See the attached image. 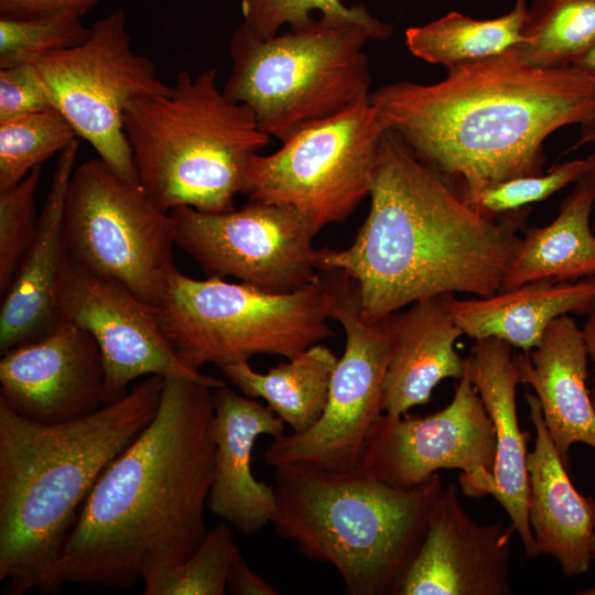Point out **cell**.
Wrapping results in <instances>:
<instances>
[{
	"label": "cell",
	"mask_w": 595,
	"mask_h": 595,
	"mask_svg": "<svg viewBox=\"0 0 595 595\" xmlns=\"http://www.w3.org/2000/svg\"><path fill=\"white\" fill-rule=\"evenodd\" d=\"M213 390L164 378L154 419L101 474L65 541L62 585L131 588L195 552L215 465Z\"/></svg>",
	"instance_id": "obj_1"
},
{
	"label": "cell",
	"mask_w": 595,
	"mask_h": 595,
	"mask_svg": "<svg viewBox=\"0 0 595 595\" xmlns=\"http://www.w3.org/2000/svg\"><path fill=\"white\" fill-rule=\"evenodd\" d=\"M369 196L353 245L318 250L321 271L339 270L357 283L363 320L432 296L500 291L529 208L499 218L477 214L392 130L381 140Z\"/></svg>",
	"instance_id": "obj_2"
},
{
	"label": "cell",
	"mask_w": 595,
	"mask_h": 595,
	"mask_svg": "<svg viewBox=\"0 0 595 595\" xmlns=\"http://www.w3.org/2000/svg\"><path fill=\"white\" fill-rule=\"evenodd\" d=\"M369 99L413 154L463 193L542 173L544 140L595 113V80L573 67L526 65L512 48L448 68L439 83L383 85Z\"/></svg>",
	"instance_id": "obj_3"
},
{
	"label": "cell",
	"mask_w": 595,
	"mask_h": 595,
	"mask_svg": "<svg viewBox=\"0 0 595 595\" xmlns=\"http://www.w3.org/2000/svg\"><path fill=\"white\" fill-rule=\"evenodd\" d=\"M164 378L149 376L115 403L64 423L24 419L0 401V581L11 595L62 588L55 567L109 464L154 419Z\"/></svg>",
	"instance_id": "obj_4"
},
{
	"label": "cell",
	"mask_w": 595,
	"mask_h": 595,
	"mask_svg": "<svg viewBox=\"0 0 595 595\" xmlns=\"http://www.w3.org/2000/svg\"><path fill=\"white\" fill-rule=\"evenodd\" d=\"M270 523L306 558L328 563L348 595H398L444 486L435 473L409 489L363 466L350 472L274 468Z\"/></svg>",
	"instance_id": "obj_5"
},
{
	"label": "cell",
	"mask_w": 595,
	"mask_h": 595,
	"mask_svg": "<svg viewBox=\"0 0 595 595\" xmlns=\"http://www.w3.org/2000/svg\"><path fill=\"white\" fill-rule=\"evenodd\" d=\"M125 132L138 182L158 207L235 209L251 158L271 137L252 109L226 97L217 71H182L167 94L132 100Z\"/></svg>",
	"instance_id": "obj_6"
},
{
	"label": "cell",
	"mask_w": 595,
	"mask_h": 595,
	"mask_svg": "<svg viewBox=\"0 0 595 595\" xmlns=\"http://www.w3.org/2000/svg\"><path fill=\"white\" fill-rule=\"evenodd\" d=\"M375 40L363 24L324 17L260 39L241 23L229 52L227 98L249 106L260 128L281 142L369 99L371 76L364 46Z\"/></svg>",
	"instance_id": "obj_7"
},
{
	"label": "cell",
	"mask_w": 595,
	"mask_h": 595,
	"mask_svg": "<svg viewBox=\"0 0 595 595\" xmlns=\"http://www.w3.org/2000/svg\"><path fill=\"white\" fill-rule=\"evenodd\" d=\"M332 300L325 272L295 292L270 293L175 269L155 313L178 359L199 371L262 354L289 359L334 336L327 325Z\"/></svg>",
	"instance_id": "obj_8"
},
{
	"label": "cell",
	"mask_w": 595,
	"mask_h": 595,
	"mask_svg": "<svg viewBox=\"0 0 595 595\" xmlns=\"http://www.w3.org/2000/svg\"><path fill=\"white\" fill-rule=\"evenodd\" d=\"M67 258L156 306L174 266V224L139 182L100 158L75 166L63 213Z\"/></svg>",
	"instance_id": "obj_9"
},
{
	"label": "cell",
	"mask_w": 595,
	"mask_h": 595,
	"mask_svg": "<svg viewBox=\"0 0 595 595\" xmlns=\"http://www.w3.org/2000/svg\"><path fill=\"white\" fill-rule=\"evenodd\" d=\"M390 123L364 100L255 154L242 194L249 202L290 206L320 231L345 220L370 195L381 140Z\"/></svg>",
	"instance_id": "obj_10"
},
{
	"label": "cell",
	"mask_w": 595,
	"mask_h": 595,
	"mask_svg": "<svg viewBox=\"0 0 595 595\" xmlns=\"http://www.w3.org/2000/svg\"><path fill=\"white\" fill-rule=\"evenodd\" d=\"M326 275L333 296L331 318L345 331V350L332 375L320 419L301 433L272 437L263 461L273 468L302 465L340 473L359 468L368 432L382 413L383 381L399 314L363 320L355 280L339 270H328Z\"/></svg>",
	"instance_id": "obj_11"
},
{
	"label": "cell",
	"mask_w": 595,
	"mask_h": 595,
	"mask_svg": "<svg viewBox=\"0 0 595 595\" xmlns=\"http://www.w3.org/2000/svg\"><path fill=\"white\" fill-rule=\"evenodd\" d=\"M54 106L123 177L138 182L125 110L134 99L167 94L172 86L156 76L155 66L132 48L126 14L117 9L91 26L82 44L51 53L35 63Z\"/></svg>",
	"instance_id": "obj_12"
},
{
	"label": "cell",
	"mask_w": 595,
	"mask_h": 595,
	"mask_svg": "<svg viewBox=\"0 0 595 595\" xmlns=\"http://www.w3.org/2000/svg\"><path fill=\"white\" fill-rule=\"evenodd\" d=\"M175 245L208 278L232 277L270 293H291L320 274L318 232L298 209L249 202L226 213L191 207L170 212Z\"/></svg>",
	"instance_id": "obj_13"
},
{
	"label": "cell",
	"mask_w": 595,
	"mask_h": 595,
	"mask_svg": "<svg viewBox=\"0 0 595 595\" xmlns=\"http://www.w3.org/2000/svg\"><path fill=\"white\" fill-rule=\"evenodd\" d=\"M495 458L494 426L465 369L442 410L426 416L381 413L368 432L361 466L401 489L421 485L440 469H461L463 493L479 498L494 493Z\"/></svg>",
	"instance_id": "obj_14"
},
{
	"label": "cell",
	"mask_w": 595,
	"mask_h": 595,
	"mask_svg": "<svg viewBox=\"0 0 595 595\" xmlns=\"http://www.w3.org/2000/svg\"><path fill=\"white\" fill-rule=\"evenodd\" d=\"M63 316L96 340L105 366L104 405L122 399L141 377H175L213 389L226 385L185 366L165 338L155 307L121 283L95 274L64 256L60 277Z\"/></svg>",
	"instance_id": "obj_15"
},
{
	"label": "cell",
	"mask_w": 595,
	"mask_h": 595,
	"mask_svg": "<svg viewBox=\"0 0 595 595\" xmlns=\"http://www.w3.org/2000/svg\"><path fill=\"white\" fill-rule=\"evenodd\" d=\"M105 379L94 337L62 316L47 335L2 354L0 401L31 421L69 422L104 407Z\"/></svg>",
	"instance_id": "obj_16"
},
{
	"label": "cell",
	"mask_w": 595,
	"mask_h": 595,
	"mask_svg": "<svg viewBox=\"0 0 595 595\" xmlns=\"http://www.w3.org/2000/svg\"><path fill=\"white\" fill-rule=\"evenodd\" d=\"M502 521L480 524L464 510L457 485L444 487L398 595H508L510 540Z\"/></svg>",
	"instance_id": "obj_17"
},
{
	"label": "cell",
	"mask_w": 595,
	"mask_h": 595,
	"mask_svg": "<svg viewBox=\"0 0 595 595\" xmlns=\"http://www.w3.org/2000/svg\"><path fill=\"white\" fill-rule=\"evenodd\" d=\"M215 465L207 508L238 532L252 536L271 521L273 486L252 474L258 436L285 433V423L255 398L240 396L227 385L214 389Z\"/></svg>",
	"instance_id": "obj_18"
},
{
	"label": "cell",
	"mask_w": 595,
	"mask_h": 595,
	"mask_svg": "<svg viewBox=\"0 0 595 595\" xmlns=\"http://www.w3.org/2000/svg\"><path fill=\"white\" fill-rule=\"evenodd\" d=\"M524 399L536 431L533 450L527 455L528 517L534 553L553 556L567 577L581 575L593 561L595 498L582 495L572 483L549 434L537 396L524 392Z\"/></svg>",
	"instance_id": "obj_19"
},
{
	"label": "cell",
	"mask_w": 595,
	"mask_h": 595,
	"mask_svg": "<svg viewBox=\"0 0 595 595\" xmlns=\"http://www.w3.org/2000/svg\"><path fill=\"white\" fill-rule=\"evenodd\" d=\"M78 149L76 139L58 153L50 191L39 216L36 237L8 291L1 296V354L47 335L63 316L60 306V277L65 256L63 213Z\"/></svg>",
	"instance_id": "obj_20"
},
{
	"label": "cell",
	"mask_w": 595,
	"mask_h": 595,
	"mask_svg": "<svg viewBox=\"0 0 595 595\" xmlns=\"http://www.w3.org/2000/svg\"><path fill=\"white\" fill-rule=\"evenodd\" d=\"M521 383L533 388L549 434L570 470V450L595 451V409L587 387L588 354L582 328L571 315L554 320L540 344L515 355Z\"/></svg>",
	"instance_id": "obj_21"
},
{
	"label": "cell",
	"mask_w": 595,
	"mask_h": 595,
	"mask_svg": "<svg viewBox=\"0 0 595 595\" xmlns=\"http://www.w3.org/2000/svg\"><path fill=\"white\" fill-rule=\"evenodd\" d=\"M465 361L495 431V489L491 496L505 508L526 555L536 558L528 517L527 443L531 434L519 425L516 393L521 378L511 346L497 338L475 340Z\"/></svg>",
	"instance_id": "obj_22"
},
{
	"label": "cell",
	"mask_w": 595,
	"mask_h": 595,
	"mask_svg": "<svg viewBox=\"0 0 595 595\" xmlns=\"http://www.w3.org/2000/svg\"><path fill=\"white\" fill-rule=\"evenodd\" d=\"M446 309L474 340L497 338L528 353L560 316L595 307V277L576 281H532L485 298L442 295Z\"/></svg>",
	"instance_id": "obj_23"
},
{
	"label": "cell",
	"mask_w": 595,
	"mask_h": 595,
	"mask_svg": "<svg viewBox=\"0 0 595 595\" xmlns=\"http://www.w3.org/2000/svg\"><path fill=\"white\" fill-rule=\"evenodd\" d=\"M399 314L393 349L386 371L382 413L399 416L426 404L446 378L461 379L465 359L455 350L464 335L442 295L416 301Z\"/></svg>",
	"instance_id": "obj_24"
},
{
	"label": "cell",
	"mask_w": 595,
	"mask_h": 595,
	"mask_svg": "<svg viewBox=\"0 0 595 595\" xmlns=\"http://www.w3.org/2000/svg\"><path fill=\"white\" fill-rule=\"evenodd\" d=\"M595 199L583 177L562 202L558 216L542 227H526L500 291L539 281L595 277Z\"/></svg>",
	"instance_id": "obj_25"
},
{
	"label": "cell",
	"mask_w": 595,
	"mask_h": 595,
	"mask_svg": "<svg viewBox=\"0 0 595 595\" xmlns=\"http://www.w3.org/2000/svg\"><path fill=\"white\" fill-rule=\"evenodd\" d=\"M337 360L333 350L318 343L266 374L256 371L248 360L220 369L244 396L263 399L292 432L301 433L322 415Z\"/></svg>",
	"instance_id": "obj_26"
},
{
	"label": "cell",
	"mask_w": 595,
	"mask_h": 595,
	"mask_svg": "<svg viewBox=\"0 0 595 595\" xmlns=\"http://www.w3.org/2000/svg\"><path fill=\"white\" fill-rule=\"evenodd\" d=\"M528 0L494 19H473L457 11L405 31V45L416 57L447 69L499 56L523 41Z\"/></svg>",
	"instance_id": "obj_27"
},
{
	"label": "cell",
	"mask_w": 595,
	"mask_h": 595,
	"mask_svg": "<svg viewBox=\"0 0 595 595\" xmlns=\"http://www.w3.org/2000/svg\"><path fill=\"white\" fill-rule=\"evenodd\" d=\"M595 45V0H532L523 41L513 48L526 65L570 67Z\"/></svg>",
	"instance_id": "obj_28"
},
{
	"label": "cell",
	"mask_w": 595,
	"mask_h": 595,
	"mask_svg": "<svg viewBox=\"0 0 595 595\" xmlns=\"http://www.w3.org/2000/svg\"><path fill=\"white\" fill-rule=\"evenodd\" d=\"M76 139L75 130L58 110L0 121V191L21 182Z\"/></svg>",
	"instance_id": "obj_29"
},
{
	"label": "cell",
	"mask_w": 595,
	"mask_h": 595,
	"mask_svg": "<svg viewBox=\"0 0 595 595\" xmlns=\"http://www.w3.org/2000/svg\"><path fill=\"white\" fill-rule=\"evenodd\" d=\"M231 527L223 521L207 530L182 564L143 581L144 595H225L232 563L240 554Z\"/></svg>",
	"instance_id": "obj_30"
},
{
	"label": "cell",
	"mask_w": 595,
	"mask_h": 595,
	"mask_svg": "<svg viewBox=\"0 0 595 595\" xmlns=\"http://www.w3.org/2000/svg\"><path fill=\"white\" fill-rule=\"evenodd\" d=\"M90 32L80 17L67 12L0 17V69L35 64L51 53L82 44Z\"/></svg>",
	"instance_id": "obj_31"
},
{
	"label": "cell",
	"mask_w": 595,
	"mask_h": 595,
	"mask_svg": "<svg viewBox=\"0 0 595 595\" xmlns=\"http://www.w3.org/2000/svg\"><path fill=\"white\" fill-rule=\"evenodd\" d=\"M313 12L334 22L363 24L378 41L392 34V26L372 17L364 6L348 7L342 0H241V24L260 39L277 35L284 25L301 26L314 18Z\"/></svg>",
	"instance_id": "obj_32"
},
{
	"label": "cell",
	"mask_w": 595,
	"mask_h": 595,
	"mask_svg": "<svg viewBox=\"0 0 595 595\" xmlns=\"http://www.w3.org/2000/svg\"><path fill=\"white\" fill-rule=\"evenodd\" d=\"M585 169V160H573L553 166L545 174L516 176L475 191L455 193L477 214L499 218L547 199L566 185L578 181Z\"/></svg>",
	"instance_id": "obj_33"
},
{
	"label": "cell",
	"mask_w": 595,
	"mask_h": 595,
	"mask_svg": "<svg viewBox=\"0 0 595 595\" xmlns=\"http://www.w3.org/2000/svg\"><path fill=\"white\" fill-rule=\"evenodd\" d=\"M42 165L0 191V295L9 289L37 232L35 195Z\"/></svg>",
	"instance_id": "obj_34"
},
{
	"label": "cell",
	"mask_w": 595,
	"mask_h": 595,
	"mask_svg": "<svg viewBox=\"0 0 595 595\" xmlns=\"http://www.w3.org/2000/svg\"><path fill=\"white\" fill-rule=\"evenodd\" d=\"M47 110L56 108L35 64L0 69V121Z\"/></svg>",
	"instance_id": "obj_35"
},
{
	"label": "cell",
	"mask_w": 595,
	"mask_h": 595,
	"mask_svg": "<svg viewBox=\"0 0 595 595\" xmlns=\"http://www.w3.org/2000/svg\"><path fill=\"white\" fill-rule=\"evenodd\" d=\"M99 0H0V17L28 18L67 12L84 17Z\"/></svg>",
	"instance_id": "obj_36"
},
{
	"label": "cell",
	"mask_w": 595,
	"mask_h": 595,
	"mask_svg": "<svg viewBox=\"0 0 595 595\" xmlns=\"http://www.w3.org/2000/svg\"><path fill=\"white\" fill-rule=\"evenodd\" d=\"M227 593L232 595H278L279 589L257 574L241 554L230 569Z\"/></svg>",
	"instance_id": "obj_37"
},
{
	"label": "cell",
	"mask_w": 595,
	"mask_h": 595,
	"mask_svg": "<svg viewBox=\"0 0 595 595\" xmlns=\"http://www.w3.org/2000/svg\"><path fill=\"white\" fill-rule=\"evenodd\" d=\"M584 143H592L593 151L584 159L586 169L582 177L586 182L595 199V113L581 125V136L577 145ZM593 230L595 232V221L593 224Z\"/></svg>",
	"instance_id": "obj_38"
},
{
	"label": "cell",
	"mask_w": 595,
	"mask_h": 595,
	"mask_svg": "<svg viewBox=\"0 0 595 595\" xmlns=\"http://www.w3.org/2000/svg\"><path fill=\"white\" fill-rule=\"evenodd\" d=\"M587 315L588 316L582 332L587 348L588 359H591L593 365V385L591 389V398L595 409V307Z\"/></svg>",
	"instance_id": "obj_39"
},
{
	"label": "cell",
	"mask_w": 595,
	"mask_h": 595,
	"mask_svg": "<svg viewBox=\"0 0 595 595\" xmlns=\"http://www.w3.org/2000/svg\"><path fill=\"white\" fill-rule=\"evenodd\" d=\"M570 67L595 80V45Z\"/></svg>",
	"instance_id": "obj_40"
},
{
	"label": "cell",
	"mask_w": 595,
	"mask_h": 595,
	"mask_svg": "<svg viewBox=\"0 0 595 595\" xmlns=\"http://www.w3.org/2000/svg\"><path fill=\"white\" fill-rule=\"evenodd\" d=\"M580 595H595V585L589 588L577 592Z\"/></svg>",
	"instance_id": "obj_41"
},
{
	"label": "cell",
	"mask_w": 595,
	"mask_h": 595,
	"mask_svg": "<svg viewBox=\"0 0 595 595\" xmlns=\"http://www.w3.org/2000/svg\"><path fill=\"white\" fill-rule=\"evenodd\" d=\"M591 551H592V559L595 561V533L593 534V538H592Z\"/></svg>",
	"instance_id": "obj_42"
}]
</instances>
